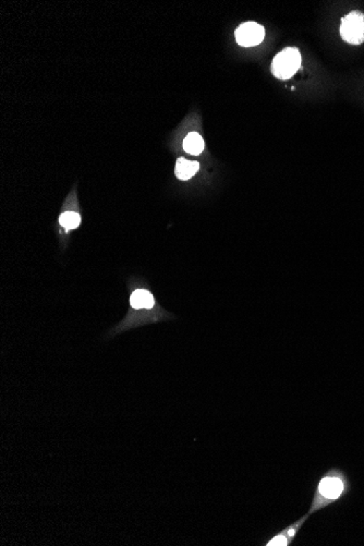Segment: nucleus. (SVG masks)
Segmentation results:
<instances>
[{"instance_id": "obj_7", "label": "nucleus", "mask_w": 364, "mask_h": 546, "mask_svg": "<svg viewBox=\"0 0 364 546\" xmlns=\"http://www.w3.org/2000/svg\"><path fill=\"white\" fill-rule=\"evenodd\" d=\"M130 303L135 309H152L155 305L153 294L147 290H137L130 298Z\"/></svg>"}, {"instance_id": "obj_2", "label": "nucleus", "mask_w": 364, "mask_h": 546, "mask_svg": "<svg viewBox=\"0 0 364 546\" xmlns=\"http://www.w3.org/2000/svg\"><path fill=\"white\" fill-rule=\"evenodd\" d=\"M301 67V54L296 47H287L273 59L271 70L280 80H289Z\"/></svg>"}, {"instance_id": "obj_8", "label": "nucleus", "mask_w": 364, "mask_h": 546, "mask_svg": "<svg viewBox=\"0 0 364 546\" xmlns=\"http://www.w3.org/2000/svg\"><path fill=\"white\" fill-rule=\"evenodd\" d=\"M183 149L189 154L200 155L204 150V141L199 133H190L183 141Z\"/></svg>"}, {"instance_id": "obj_9", "label": "nucleus", "mask_w": 364, "mask_h": 546, "mask_svg": "<svg viewBox=\"0 0 364 546\" xmlns=\"http://www.w3.org/2000/svg\"><path fill=\"white\" fill-rule=\"evenodd\" d=\"M59 222L66 229H75L80 225V215L75 212L63 213L59 218Z\"/></svg>"}, {"instance_id": "obj_1", "label": "nucleus", "mask_w": 364, "mask_h": 546, "mask_svg": "<svg viewBox=\"0 0 364 546\" xmlns=\"http://www.w3.org/2000/svg\"><path fill=\"white\" fill-rule=\"evenodd\" d=\"M349 474L340 467H332L319 476L315 485L308 514H317L323 509L340 504L351 493Z\"/></svg>"}, {"instance_id": "obj_5", "label": "nucleus", "mask_w": 364, "mask_h": 546, "mask_svg": "<svg viewBox=\"0 0 364 546\" xmlns=\"http://www.w3.org/2000/svg\"><path fill=\"white\" fill-rule=\"evenodd\" d=\"M310 514L303 515L298 520L288 524L286 528L277 532L268 541L265 542V546H290L294 543L297 538L298 533L301 531V529L305 526V522L309 519Z\"/></svg>"}, {"instance_id": "obj_6", "label": "nucleus", "mask_w": 364, "mask_h": 546, "mask_svg": "<svg viewBox=\"0 0 364 546\" xmlns=\"http://www.w3.org/2000/svg\"><path fill=\"white\" fill-rule=\"evenodd\" d=\"M200 169V164L197 162H191L181 158L176 164V176L180 180H189Z\"/></svg>"}, {"instance_id": "obj_4", "label": "nucleus", "mask_w": 364, "mask_h": 546, "mask_svg": "<svg viewBox=\"0 0 364 546\" xmlns=\"http://www.w3.org/2000/svg\"><path fill=\"white\" fill-rule=\"evenodd\" d=\"M236 40L242 47H253L259 45L264 40L265 30L257 22H245L240 25L235 32Z\"/></svg>"}, {"instance_id": "obj_3", "label": "nucleus", "mask_w": 364, "mask_h": 546, "mask_svg": "<svg viewBox=\"0 0 364 546\" xmlns=\"http://www.w3.org/2000/svg\"><path fill=\"white\" fill-rule=\"evenodd\" d=\"M340 36L344 42L351 45H360L364 42V15L352 11L347 15L340 24Z\"/></svg>"}]
</instances>
